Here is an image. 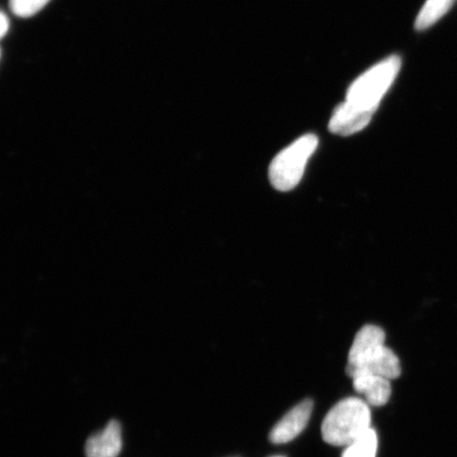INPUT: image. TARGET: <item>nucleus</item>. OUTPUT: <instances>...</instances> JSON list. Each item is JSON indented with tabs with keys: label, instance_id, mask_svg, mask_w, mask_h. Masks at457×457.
<instances>
[{
	"label": "nucleus",
	"instance_id": "nucleus-1",
	"mask_svg": "<svg viewBox=\"0 0 457 457\" xmlns=\"http://www.w3.org/2000/svg\"><path fill=\"white\" fill-rule=\"evenodd\" d=\"M369 404L363 400L350 397L341 400L325 417L322 436L333 445H348L370 428Z\"/></svg>",
	"mask_w": 457,
	"mask_h": 457
},
{
	"label": "nucleus",
	"instance_id": "nucleus-2",
	"mask_svg": "<svg viewBox=\"0 0 457 457\" xmlns=\"http://www.w3.org/2000/svg\"><path fill=\"white\" fill-rule=\"evenodd\" d=\"M319 139L316 135H304L293 145L279 152L270 168L271 185L278 191L288 192L300 184L308 160L316 152Z\"/></svg>",
	"mask_w": 457,
	"mask_h": 457
},
{
	"label": "nucleus",
	"instance_id": "nucleus-3",
	"mask_svg": "<svg viewBox=\"0 0 457 457\" xmlns=\"http://www.w3.org/2000/svg\"><path fill=\"white\" fill-rule=\"evenodd\" d=\"M402 61L397 55L387 57L353 82L347 91L346 101L377 111L400 71Z\"/></svg>",
	"mask_w": 457,
	"mask_h": 457
},
{
	"label": "nucleus",
	"instance_id": "nucleus-4",
	"mask_svg": "<svg viewBox=\"0 0 457 457\" xmlns=\"http://www.w3.org/2000/svg\"><path fill=\"white\" fill-rule=\"evenodd\" d=\"M386 347V334L384 329L375 325H365L358 331L355 340L353 342L346 373L361 367L364 363L373 359Z\"/></svg>",
	"mask_w": 457,
	"mask_h": 457
},
{
	"label": "nucleus",
	"instance_id": "nucleus-5",
	"mask_svg": "<svg viewBox=\"0 0 457 457\" xmlns=\"http://www.w3.org/2000/svg\"><path fill=\"white\" fill-rule=\"evenodd\" d=\"M375 110L353 104L350 101L342 103L336 108L329 121L331 133L340 136H351L364 129L374 116Z\"/></svg>",
	"mask_w": 457,
	"mask_h": 457
},
{
	"label": "nucleus",
	"instance_id": "nucleus-6",
	"mask_svg": "<svg viewBox=\"0 0 457 457\" xmlns=\"http://www.w3.org/2000/svg\"><path fill=\"white\" fill-rule=\"evenodd\" d=\"M312 409V399L303 400L295 405L272 428L270 436L271 443L286 444L299 436L311 420Z\"/></svg>",
	"mask_w": 457,
	"mask_h": 457
},
{
	"label": "nucleus",
	"instance_id": "nucleus-7",
	"mask_svg": "<svg viewBox=\"0 0 457 457\" xmlns=\"http://www.w3.org/2000/svg\"><path fill=\"white\" fill-rule=\"evenodd\" d=\"M121 449V425L117 420H112L104 430L87 439L85 453L87 457H117Z\"/></svg>",
	"mask_w": 457,
	"mask_h": 457
},
{
	"label": "nucleus",
	"instance_id": "nucleus-8",
	"mask_svg": "<svg viewBox=\"0 0 457 457\" xmlns=\"http://www.w3.org/2000/svg\"><path fill=\"white\" fill-rule=\"evenodd\" d=\"M353 385L358 393L364 395L368 404L374 405V407H381L390 400L392 394L391 382L385 377L359 374L353 377Z\"/></svg>",
	"mask_w": 457,
	"mask_h": 457
},
{
	"label": "nucleus",
	"instance_id": "nucleus-9",
	"mask_svg": "<svg viewBox=\"0 0 457 457\" xmlns=\"http://www.w3.org/2000/svg\"><path fill=\"white\" fill-rule=\"evenodd\" d=\"M359 374H371L385 377L388 380L396 379L402 375V367L398 357L391 348L386 346L379 353L370 359V361L361 365L356 370L351 371L347 375L353 377Z\"/></svg>",
	"mask_w": 457,
	"mask_h": 457
},
{
	"label": "nucleus",
	"instance_id": "nucleus-10",
	"mask_svg": "<svg viewBox=\"0 0 457 457\" xmlns=\"http://www.w3.org/2000/svg\"><path fill=\"white\" fill-rule=\"evenodd\" d=\"M453 3L454 0H428L417 16L415 24L417 30H426L436 24L448 12Z\"/></svg>",
	"mask_w": 457,
	"mask_h": 457
},
{
	"label": "nucleus",
	"instance_id": "nucleus-11",
	"mask_svg": "<svg viewBox=\"0 0 457 457\" xmlns=\"http://www.w3.org/2000/svg\"><path fill=\"white\" fill-rule=\"evenodd\" d=\"M378 437L373 428L361 434L352 444L346 445L342 457H376Z\"/></svg>",
	"mask_w": 457,
	"mask_h": 457
},
{
	"label": "nucleus",
	"instance_id": "nucleus-12",
	"mask_svg": "<svg viewBox=\"0 0 457 457\" xmlns=\"http://www.w3.org/2000/svg\"><path fill=\"white\" fill-rule=\"evenodd\" d=\"M49 2L50 0H10V8L14 15L27 19L37 14Z\"/></svg>",
	"mask_w": 457,
	"mask_h": 457
},
{
	"label": "nucleus",
	"instance_id": "nucleus-13",
	"mask_svg": "<svg viewBox=\"0 0 457 457\" xmlns=\"http://www.w3.org/2000/svg\"><path fill=\"white\" fill-rule=\"evenodd\" d=\"M0 20H2V22H0V25H2V29H0V37H4L5 34L9 31V20L7 15H5L4 12H2V17H0Z\"/></svg>",
	"mask_w": 457,
	"mask_h": 457
},
{
	"label": "nucleus",
	"instance_id": "nucleus-14",
	"mask_svg": "<svg viewBox=\"0 0 457 457\" xmlns=\"http://www.w3.org/2000/svg\"><path fill=\"white\" fill-rule=\"evenodd\" d=\"M271 457H285V456H282V455H277V456H271Z\"/></svg>",
	"mask_w": 457,
	"mask_h": 457
}]
</instances>
